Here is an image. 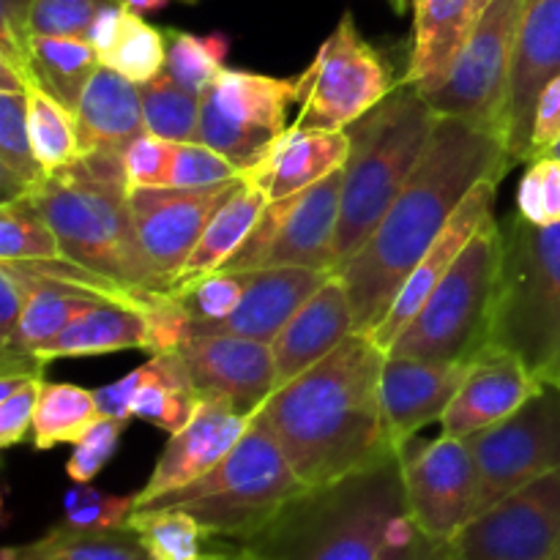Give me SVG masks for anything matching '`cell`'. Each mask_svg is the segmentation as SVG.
Returning <instances> with one entry per match:
<instances>
[{
    "label": "cell",
    "instance_id": "cell-1",
    "mask_svg": "<svg viewBox=\"0 0 560 560\" xmlns=\"http://www.w3.org/2000/svg\"><path fill=\"white\" fill-rule=\"evenodd\" d=\"M512 167L501 135L468 120L438 118L405 189L366 244L337 268L350 295L355 334L381 328L402 284L470 189L485 178H506Z\"/></svg>",
    "mask_w": 560,
    "mask_h": 560
},
{
    "label": "cell",
    "instance_id": "cell-2",
    "mask_svg": "<svg viewBox=\"0 0 560 560\" xmlns=\"http://www.w3.org/2000/svg\"><path fill=\"white\" fill-rule=\"evenodd\" d=\"M386 355L370 334H353L257 410L304 487L331 485L397 457L381 402Z\"/></svg>",
    "mask_w": 560,
    "mask_h": 560
},
{
    "label": "cell",
    "instance_id": "cell-3",
    "mask_svg": "<svg viewBox=\"0 0 560 560\" xmlns=\"http://www.w3.org/2000/svg\"><path fill=\"white\" fill-rule=\"evenodd\" d=\"M408 523L397 454L375 468L301 490L238 550L246 560H377Z\"/></svg>",
    "mask_w": 560,
    "mask_h": 560
},
{
    "label": "cell",
    "instance_id": "cell-4",
    "mask_svg": "<svg viewBox=\"0 0 560 560\" xmlns=\"http://www.w3.org/2000/svg\"><path fill=\"white\" fill-rule=\"evenodd\" d=\"M129 191L124 156L88 153L47 173L27 200L55 230L66 260L131 293H170L140 244Z\"/></svg>",
    "mask_w": 560,
    "mask_h": 560
},
{
    "label": "cell",
    "instance_id": "cell-5",
    "mask_svg": "<svg viewBox=\"0 0 560 560\" xmlns=\"http://www.w3.org/2000/svg\"><path fill=\"white\" fill-rule=\"evenodd\" d=\"M441 115L410 82H397L381 104L350 124V151L342 167V200L334 255L348 262L419 167Z\"/></svg>",
    "mask_w": 560,
    "mask_h": 560
},
{
    "label": "cell",
    "instance_id": "cell-6",
    "mask_svg": "<svg viewBox=\"0 0 560 560\" xmlns=\"http://www.w3.org/2000/svg\"><path fill=\"white\" fill-rule=\"evenodd\" d=\"M490 348L509 350L539 383L560 388V224L523 213L501 222V271Z\"/></svg>",
    "mask_w": 560,
    "mask_h": 560
},
{
    "label": "cell",
    "instance_id": "cell-7",
    "mask_svg": "<svg viewBox=\"0 0 560 560\" xmlns=\"http://www.w3.org/2000/svg\"><path fill=\"white\" fill-rule=\"evenodd\" d=\"M301 490H306L304 481L295 476L268 421L255 413L246 435L217 468L145 506L184 509L213 539L241 545L260 534Z\"/></svg>",
    "mask_w": 560,
    "mask_h": 560
},
{
    "label": "cell",
    "instance_id": "cell-8",
    "mask_svg": "<svg viewBox=\"0 0 560 560\" xmlns=\"http://www.w3.org/2000/svg\"><path fill=\"white\" fill-rule=\"evenodd\" d=\"M501 271V222L492 213L438 282L388 355L470 366L490 348L492 304Z\"/></svg>",
    "mask_w": 560,
    "mask_h": 560
},
{
    "label": "cell",
    "instance_id": "cell-9",
    "mask_svg": "<svg viewBox=\"0 0 560 560\" xmlns=\"http://www.w3.org/2000/svg\"><path fill=\"white\" fill-rule=\"evenodd\" d=\"M339 200H342V170L320 184L301 189L282 200H268L235 255L219 271H262V268H317L337 271Z\"/></svg>",
    "mask_w": 560,
    "mask_h": 560
},
{
    "label": "cell",
    "instance_id": "cell-10",
    "mask_svg": "<svg viewBox=\"0 0 560 560\" xmlns=\"http://www.w3.org/2000/svg\"><path fill=\"white\" fill-rule=\"evenodd\" d=\"M397 88L383 55L361 36L353 14H342L310 69L301 74V129H348Z\"/></svg>",
    "mask_w": 560,
    "mask_h": 560
},
{
    "label": "cell",
    "instance_id": "cell-11",
    "mask_svg": "<svg viewBox=\"0 0 560 560\" xmlns=\"http://www.w3.org/2000/svg\"><path fill=\"white\" fill-rule=\"evenodd\" d=\"M293 104H301V77L224 69L202 96L200 142L244 175L290 129Z\"/></svg>",
    "mask_w": 560,
    "mask_h": 560
},
{
    "label": "cell",
    "instance_id": "cell-12",
    "mask_svg": "<svg viewBox=\"0 0 560 560\" xmlns=\"http://www.w3.org/2000/svg\"><path fill=\"white\" fill-rule=\"evenodd\" d=\"M525 3L528 0H490L481 9L448 80L427 96L441 118L468 120L479 129L495 131L503 140L509 80Z\"/></svg>",
    "mask_w": 560,
    "mask_h": 560
},
{
    "label": "cell",
    "instance_id": "cell-13",
    "mask_svg": "<svg viewBox=\"0 0 560 560\" xmlns=\"http://www.w3.org/2000/svg\"><path fill=\"white\" fill-rule=\"evenodd\" d=\"M479 470V514L560 468V388L541 383L512 416L465 438Z\"/></svg>",
    "mask_w": 560,
    "mask_h": 560
},
{
    "label": "cell",
    "instance_id": "cell-14",
    "mask_svg": "<svg viewBox=\"0 0 560 560\" xmlns=\"http://www.w3.org/2000/svg\"><path fill=\"white\" fill-rule=\"evenodd\" d=\"M397 454L413 525L430 539L452 541L479 514L481 485L468 441L410 438Z\"/></svg>",
    "mask_w": 560,
    "mask_h": 560
},
{
    "label": "cell",
    "instance_id": "cell-15",
    "mask_svg": "<svg viewBox=\"0 0 560 560\" xmlns=\"http://www.w3.org/2000/svg\"><path fill=\"white\" fill-rule=\"evenodd\" d=\"M448 560H560V468L476 514Z\"/></svg>",
    "mask_w": 560,
    "mask_h": 560
},
{
    "label": "cell",
    "instance_id": "cell-16",
    "mask_svg": "<svg viewBox=\"0 0 560 560\" xmlns=\"http://www.w3.org/2000/svg\"><path fill=\"white\" fill-rule=\"evenodd\" d=\"M241 184H244V175L224 180V184L200 186V189L135 186L129 191L131 217H135L142 249L170 288H175L208 222L238 191Z\"/></svg>",
    "mask_w": 560,
    "mask_h": 560
},
{
    "label": "cell",
    "instance_id": "cell-17",
    "mask_svg": "<svg viewBox=\"0 0 560 560\" xmlns=\"http://www.w3.org/2000/svg\"><path fill=\"white\" fill-rule=\"evenodd\" d=\"M200 399L233 405L238 413L255 416L277 392V364L268 342L224 334H189L178 345Z\"/></svg>",
    "mask_w": 560,
    "mask_h": 560
},
{
    "label": "cell",
    "instance_id": "cell-18",
    "mask_svg": "<svg viewBox=\"0 0 560 560\" xmlns=\"http://www.w3.org/2000/svg\"><path fill=\"white\" fill-rule=\"evenodd\" d=\"M560 74V0H528L514 47L503 145L512 164L530 162L536 102Z\"/></svg>",
    "mask_w": 560,
    "mask_h": 560
},
{
    "label": "cell",
    "instance_id": "cell-19",
    "mask_svg": "<svg viewBox=\"0 0 560 560\" xmlns=\"http://www.w3.org/2000/svg\"><path fill=\"white\" fill-rule=\"evenodd\" d=\"M252 416L238 413L233 405L217 399H200L195 416L180 432H173L162 457L153 465L145 487L137 492V506H145L164 492L191 485L217 468L246 435Z\"/></svg>",
    "mask_w": 560,
    "mask_h": 560
},
{
    "label": "cell",
    "instance_id": "cell-20",
    "mask_svg": "<svg viewBox=\"0 0 560 560\" xmlns=\"http://www.w3.org/2000/svg\"><path fill=\"white\" fill-rule=\"evenodd\" d=\"M501 180L503 178H485L481 184H476L474 189H470V195L463 200V206L452 213L446 228H443L441 235L432 241L427 255L421 257L419 266L413 268L408 282L402 284L399 295L394 299V306L386 315V320L381 323V328H375V331L370 334L372 342H375L377 348H383L388 353L394 339H397L399 334H402V328L419 315V310L424 306V301L430 299L432 290L438 288V282L452 271V266L457 262V257L463 255L468 241L474 238V235L479 233L481 224L495 213V197Z\"/></svg>",
    "mask_w": 560,
    "mask_h": 560
},
{
    "label": "cell",
    "instance_id": "cell-21",
    "mask_svg": "<svg viewBox=\"0 0 560 560\" xmlns=\"http://www.w3.org/2000/svg\"><path fill=\"white\" fill-rule=\"evenodd\" d=\"M470 366L386 355L381 375V402L394 446L416 438L432 421L446 416L448 405L463 388Z\"/></svg>",
    "mask_w": 560,
    "mask_h": 560
},
{
    "label": "cell",
    "instance_id": "cell-22",
    "mask_svg": "<svg viewBox=\"0 0 560 560\" xmlns=\"http://www.w3.org/2000/svg\"><path fill=\"white\" fill-rule=\"evenodd\" d=\"M334 271L317 268H262L246 271V290L233 315L217 323H195L189 334H224V337H246L257 342H268L279 337L290 317L315 295V290L331 277Z\"/></svg>",
    "mask_w": 560,
    "mask_h": 560
},
{
    "label": "cell",
    "instance_id": "cell-23",
    "mask_svg": "<svg viewBox=\"0 0 560 560\" xmlns=\"http://www.w3.org/2000/svg\"><path fill=\"white\" fill-rule=\"evenodd\" d=\"M541 383L523 361L501 348H487L470 364L463 388L441 419L443 435L470 438L512 416Z\"/></svg>",
    "mask_w": 560,
    "mask_h": 560
},
{
    "label": "cell",
    "instance_id": "cell-24",
    "mask_svg": "<svg viewBox=\"0 0 560 560\" xmlns=\"http://www.w3.org/2000/svg\"><path fill=\"white\" fill-rule=\"evenodd\" d=\"M355 334L350 295L337 271L315 290L271 342L277 388L288 386Z\"/></svg>",
    "mask_w": 560,
    "mask_h": 560
},
{
    "label": "cell",
    "instance_id": "cell-25",
    "mask_svg": "<svg viewBox=\"0 0 560 560\" xmlns=\"http://www.w3.org/2000/svg\"><path fill=\"white\" fill-rule=\"evenodd\" d=\"M348 151L350 137L345 129H301L293 124L268 145L255 167L246 170L244 180L260 189L266 200H282L342 170Z\"/></svg>",
    "mask_w": 560,
    "mask_h": 560
},
{
    "label": "cell",
    "instance_id": "cell-26",
    "mask_svg": "<svg viewBox=\"0 0 560 560\" xmlns=\"http://www.w3.org/2000/svg\"><path fill=\"white\" fill-rule=\"evenodd\" d=\"M481 9V0H413V49L402 82L424 96L443 88Z\"/></svg>",
    "mask_w": 560,
    "mask_h": 560
},
{
    "label": "cell",
    "instance_id": "cell-27",
    "mask_svg": "<svg viewBox=\"0 0 560 560\" xmlns=\"http://www.w3.org/2000/svg\"><path fill=\"white\" fill-rule=\"evenodd\" d=\"M36 277L38 284L31 304L22 312L11 337L0 339V370H3V375L5 372H36V375H44L47 364L38 361V348H44L52 337H58L74 317L85 315L93 306L109 301L104 295L93 293V290L47 277L42 271H36Z\"/></svg>",
    "mask_w": 560,
    "mask_h": 560
},
{
    "label": "cell",
    "instance_id": "cell-28",
    "mask_svg": "<svg viewBox=\"0 0 560 560\" xmlns=\"http://www.w3.org/2000/svg\"><path fill=\"white\" fill-rule=\"evenodd\" d=\"M74 113L80 156L88 153L124 156L126 148L148 131L142 118L140 85L104 63L85 85Z\"/></svg>",
    "mask_w": 560,
    "mask_h": 560
},
{
    "label": "cell",
    "instance_id": "cell-29",
    "mask_svg": "<svg viewBox=\"0 0 560 560\" xmlns=\"http://www.w3.org/2000/svg\"><path fill=\"white\" fill-rule=\"evenodd\" d=\"M88 42L93 44L104 66L137 85L162 74L167 63V33L142 20V14L126 9L118 0L98 11Z\"/></svg>",
    "mask_w": 560,
    "mask_h": 560
},
{
    "label": "cell",
    "instance_id": "cell-30",
    "mask_svg": "<svg viewBox=\"0 0 560 560\" xmlns=\"http://www.w3.org/2000/svg\"><path fill=\"white\" fill-rule=\"evenodd\" d=\"M118 350H148L151 353V328L140 310L115 301L93 306L85 315L74 317L58 337L38 348V361L49 364L55 359H82Z\"/></svg>",
    "mask_w": 560,
    "mask_h": 560
},
{
    "label": "cell",
    "instance_id": "cell-31",
    "mask_svg": "<svg viewBox=\"0 0 560 560\" xmlns=\"http://www.w3.org/2000/svg\"><path fill=\"white\" fill-rule=\"evenodd\" d=\"M137 370H140V388L131 405V416L170 435L184 430L195 416L200 397L178 350L151 355Z\"/></svg>",
    "mask_w": 560,
    "mask_h": 560
},
{
    "label": "cell",
    "instance_id": "cell-32",
    "mask_svg": "<svg viewBox=\"0 0 560 560\" xmlns=\"http://www.w3.org/2000/svg\"><path fill=\"white\" fill-rule=\"evenodd\" d=\"M27 66L38 85L47 88L69 109H77L82 91L96 74L102 60L85 38L31 36L27 38Z\"/></svg>",
    "mask_w": 560,
    "mask_h": 560
},
{
    "label": "cell",
    "instance_id": "cell-33",
    "mask_svg": "<svg viewBox=\"0 0 560 560\" xmlns=\"http://www.w3.org/2000/svg\"><path fill=\"white\" fill-rule=\"evenodd\" d=\"M0 560H153L135 530H77L55 525L42 539L5 547Z\"/></svg>",
    "mask_w": 560,
    "mask_h": 560
},
{
    "label": "cell",
    "instance_id": "cell-34",
    "mask_svg": "<svg viewBox=\"0 0 560 560\" xmlns=\"http://www.w3.org/2000/svg\"><path fill=\"white\" fill-rule=\"evenodd\" d=\"M266 195L244 180V184L238 186V191H235V195L219 208L217 217L208 222L200 244L191 252L189 262H186L178 279H195L202 277V273L219 271V268L235 255V249L244 244L246 235L252 233V228H255L257 217H260V211L266 208Z\"/></svg>",
    "mask_w": 560,
    "mask_h": 560
},
{
    "label": "cell",
    "instance_id": "cell-35",
    "mask_svg": "<svg viewBox=\"0 0 560 560\" xmlns=\"http://www.w3.org/2000/svg\"><path fill=\"white\" fill-rule=\"evenodd\" d=\"M96 394L74 383H42L33 419V446L49 452L63 443H80L102 421Z\"/></svg>",
    "mask_w": 560,
    "mask_h": 560
},
{
    "label": "cell",
    "instance_id": "cell-36",
    "mask_svg": "<svg viewBox=\"0 0 560 560\" xmlns=\"http://www.w3.org/2000/svg\"><path fill=\"white\" fill-rule=\"evenodd\" d=\"M47 170L38 162L27 129L25 91H0V189L3 200L27 197L42 186Z\"/></svg>",
    "mask_w": 560,
    "mask_h": 560
},
{
    "label": "cell",
    "instance_id": "cell-37",
    "mask_svg": "<svg viewBox=\"0 0 560 560\" xmlns=\"http://www.w3.org/2000/svg\"><path fill=\"white\" fill-rule=\"evenodd\" d=\"M126 528L135 530L153 560H206L222 545L184 509H135Z\"/></svg>",
    "mask_w": 560,
    "mask_h": 560
},
{
    "label": "cell",
    "instance_id": "cell-38",
    "mask_svg": "<svg viewBox=\"0 0 560 560\" xmlns=\"http://www.w3.org/2000/svg\"><path fill=\"white\" fill-rule=\"evenodd\" d=\"M27 129H31L33 151L47 173L80 159L77 145V113L36 80L25 85Z\"/></svg>",
    "mask_w": 560,
    "mask_h": 560
},
{
    "label": "cell",
    "instance_id": "cell-39",
    "mask_svg": "<svg viewBox=\"0 0 560 560\" xmlns=\"http://www.w3.org/2000/svg\"><path fill=\"white\" fill-rule=\"evenodd\" d=\"M148 135L170 142H200L202 96L180 88L167 71L140 85Z\"/></svg>",
    "mask_w": 560,
    "mask_h": 560
},
{
    "label": "cell",
    "instance_id": "cell-40",
    "mask_svg": "<svg viewBox=\"0 0 560 560\" xmlns=\"http://www.w3.org/2000/svg\"><path fill=\"white\" fill-rule=\"evenodd\" d=\"M164 33H167V63H164V71L195 96H206L213 82H217V77L228 69L224 66L230 49L228 36L224 33L197 36V33L186 31Z\"/></svg>",
    "mask_w": 560,
    "mask_h": 560
},
{
    "label": "cell",
    "instance_id": "cell-41",
    "mask_svg": "<svg viewBox=\"0 0 560 560\" xmlns=\"http://www.w3.org/2000/svg\"><path fill=\"white\" fill-rule=\"evenodd\" d=\"M0 260H63L58 235L27 197L3 200L0 206Z\"/></svg>",
    "mask_w": 560,
    "mask_h": 560
},
{
    "label": "cell",
    "instance_id": "cell-42",
    "mask_svg": "<svg viewBox=\"0 0 560 560\" xmlns=\"http://www.w3.org/2000/svg\"><path fill=\"white\" fill-rule=\"evenodd\" d=\"M246 290V271H211L195 279H178L173 293L184 301L191 323H217L233 315Z\"/></svg>",
    "mask_w": 560,
    "mask_h": 560
},
{
    "label": "cell",
    "instance_id": "cell-43",
    "mask_svg": "<svg viewBox=\"0 0 560 560\" xmlns=\"http://www.w3.org/2000/svg\"><path fill=\"white\" fill-rule=\"evenodd\" d=\"M137 509V495H109L91 485H74L63 495V523L77 530L126 528V520Z\"/></svg>",
    "mask_w": 560,
    "mask_h": 560
},
{
    "label": "cell",
    "instance_id": "cell-44",
    "mask_svg": "<svg viewBox=\"0 0 560 560\" xmlns=\"http://www.w3.org/2000/svg\"><path fill=\"white\" fill-rule=\"evenodd\" d=\"M238 175V167H233L222 153L211 151L202 142H173V156H170L164 186L200 189V186L224 184V180H233Z\"/></svg>",
    "mask_w": 560,
    "mask_h": 560
},
{
    "label": "cell",
    "instance_id": "cell-45",
    "mask_svg": "<svg viewBox=\"0 0 560 560\" xmlns=\"http://www.w3.org/2000/svg\"><path fill=\"white\" fill-rule=\"evenodd\" d=\"M517 213L539 228L560 224V159L541 156L528 162L520 180Z\"/></svg>",
    "mask_w": 560,
    "mask_h": 560
},
{
    "label": "cell",
    "instance_id": "cell-46",
    "mask_svg": "<svg viewBox=\"0 0 560 560\" xmlns=\"http://www.w3.org/2000/svg\"><path fill=\"white\" fill-rule=\"evenodd\" d=\"M115 0H33L31 36H91V25L104 5Z\"/></svg>",
    "mask_w": 560,
    "mask_h": 560
},
{
    "label": "cell",
    "instance_id": "cell-47",
    "mask_svg": "<svg viewBox=\"0 0 560 560\" xmlns=\"http://www.w3.org/2000/svg\"><path fill=\"white\" fill-rule=\"evenodd\" d=\"M126 424L124 419H107L91 427L85 438L80 443H74V454L66 463V476H69L74 485H91L98 474H102L104 465L115 457L118 452L120 435H124Z\"/></svg>",
    "mask_w": 560,
    "mask_h": 560
},
{
    "label": "cell",
    "instance_id": "cell-48",
    "mask_svg": "<svg viewBox=\"0 0 560 560\" xmlns=\"http://www.w3.org/2000/svg\"><path fill=\"white\" fill-rule=\"evenodd\" d=\"M173 142L156 135H142L124 151V167L129 175L131 189L135 186H164L167 180Z\"/></svg>",
    "mask_w": 560,
    "mask_h": 560
},
{
    "label": "cell",
    "instance_id": "cell-49",
    "mask_svg": "<svg viewBox=\"0 0 560 560\" xmlns=\"http://www.w3.org/2000/svg\"><path fill=\"white\" fill-rule=\"evenodd\" d=\"M38 277L27 262L0 260V339L11 337L36 293Z\"/></svg>",
    "mask_w": 560,
    "mask_h": 560
},
{
    "label": "cell",
    "instance_id": "cell-50",
    "mask_svg": "<svg viewBox=\"0 0 560 560\" xmlns=\"http://www.w3.org/2000/svg\"><path fill=\"white\" fill-rule=\"evenodd\" d=\"M44 377L27 381L5 399H0V446L11 448L25 443L33 435V419H36L38 392H42Z\"/></svg>",
    "mask_w": 560,
    "mask_h": 560
},
{
    "label": "cell",
    "instance_id": "cell-51",
    "mask_svg": "<svg viewBox=\"0 0 560 560\" xmlns=\"http://www.w3.org/2000/svg\"><path fill=\"white\" fill-rule=\"evenodd\" d=\"M560 140V74L541 91L536 102L534 135H530V162L541 159Z\"/></svg>",
    "mask_w": 560,
    "mask_h": 560
},
{
    "label": "cell",
    "instance_id": "cell-52",
    "mask_svg": "<svg viewBox=\"0 0 560 560\" xmlns=\"http://www.w3.org/2000/svg\"><path fill=\"white\" fill-rule=\"evenodd\" d=\"M377 560H448V541L430 539L410 520L402 534L386 547V552Z\"/></svg>",
    "mask_w": 560,
    "mask_h": 560
},
{
    "label": "cell",
    "instance_id": "cell-53",
    "mask_svg": "<svg viewBox=\"0 0 560 560\" xmlns=\"http://www.w3.org/2000/svg\"><path fill=\"white\" fill-rule=\"evenodd\" d=\"M137 388H140V370L129 372V375H124L120 381L96 388L93 394H96V402H98V410H102V416H107V419H124V421L135 419V416H131V405H135Z\"/></svg>",
    "mask_w": 560,
    "mask_h": 560
},
{
    "label": "cell",
    "instance_id": "cell-54",
    "mask_svg": "<svg viewBox=\"0 0 560 560\" xmlns=\"http://www.w3.org/2000/svg\"><path fill=\"white\" fill-rule=\"evenodd\" d=\"M118 3H124L126 9L137 11V14H151V11L164 9V5L173 3V0H118Z\"/></svg>",
    "mask_w": 560,
    "mask_h": 560
},
{
    "label": "cell",
    "instance_id": "cell-55",
    "mask_svg": "<svg viewBox=\"0 0 560 560\" xmlns=\"http://www.w3.org/2000/svg\"><path fill=\"white\" fill-rule=\"evenodd\" d=\"M206 560H246V556L238 550V545H233V541H222Z\"/></svg>",
    "mask_w": 560,
    "mask_h": 560
},
{
    "label": "cell",
    "instance_id": "cell-56",
    "mask_svg": "<svg viewBox=\"0 0 560 560\" xmlns=\"http://www.w3.org/2000/svg\"><path fill=\"white\" fill-rule=\"evenodd\" d=\"M545 156H556V159H560V140L556 142V145H552V148H550V151H547V153H545Z\"/></svg>",
    "mask_w": 560,
    "mask_h": 560
},
{
    "label": "cell",
    "instance_id": "cell-57",
    "mask_svg": "<svg viewBox=\"0 0 560 560\" xmlns=\"http://www.w3.org/2000/svg\"><path fill=\"white\" fill-rule=\"evenodd\" d=\"M392 5H394V9L399 11V14H402V11H405V5H408V0H392Z\"/></svg>",
    "mask_w": 560,
    "mask_h": 560
},
{
    "label": "cell",
    "instance_id": "cell-58",
    "mask_svg": "<svg viewBox=\"0 0 560 560\" xmlns=\"http://www.w3.org/2000/svg\"><path fill=\"white\" fill-rule=\"evenodd\" d=\"M180 3H197V0H180Z\"/></svg>",
    "mask_w": 560,
    "mask_h": 560
},
{
    "label": "cell",
    "instance_id": "cell-59",
    "mask_svg": "<svg viewBox=\"0 0 560 560\" xmlns=\"http://www.w3.org/2000/svg\"><path fill=\"white\" fill-rule=\"evenodd\" d=\"M487 3H490V0H481V5H487Z\"/></svg>",
    "mask_w": 560,
    "mask_h": 560
}]
</instances>
